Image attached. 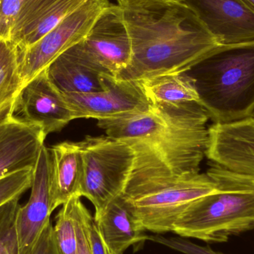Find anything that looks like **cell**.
<instances>
[{
    "instance_id": "cell-10",
    "label": "cell",
    "mask_w": 254,
    "mask_h": 254,
    "mask_svg": "<svg viewBox=\"0 0 254 254\" xmlns=\"http://www.w3.org/2000/svg\"><path fill=\"white\" fill-rule=\"evenodd\" d=\"M13 112L25 122L41 127L46 135L61 131L74 120L64 95L52 84L46 69L21 88Z\"/></svg>"
},
{
    "instance_id": "cell-30",
    "label": "cell",
    "mask_w": 254,
    "mask_h": 254,
    "mask_svg": "<svg viewBox=\"0 0 254 254\" xmlns=\"http://www.w3.org/2000/svg\"></svg>"
},
{
    "instance_id": "cell-27",
    "label": "cell",
    "mask_w": 254,
    "mask_h": 254,
    "mask_svg": "<svg viewBox=\"0 0 254 254\" xmlns=\"http://www.w3.org/2000/svg\"><path fill=\"white\" fill-rule=\"evenodd\" d=\"M81 197H74V219H75L76 231L77 237V254H92L86 236V230L82 219L81 210L83 203Z\"/></svg>"
},
{
    "instance_id": "cell-28",
    "label": "cell",
    "mask_w": 254,
    "mask_h": 254,
    "mask_svg": "<svg viewBox=\"0 0 254 254\" xmlns=\"http://www.w3.org/2000/svg\"><path fill=\"white\" fill-rule=\"evenodd\" d=\"M29 254H60L55 244L53 225L49 222Z\"/></svg>"
},
{
    "instance_id": "cell-2",
    "label": "cell",
    "mask_w": 254,
    "mask_h": 254,
    "mask_svg": "<svg viewBox=\"0 0 254 254\" xmlns=\"http://www.w3.org/2000/svg\"><path fill=\"white\" fill-rule=\"evenodd\" d=\"M131 43V59L116 77L140 81L189 71L222 46L179 0H117Z\"/></svg>"
},
{
    "instance_id": "cell-15",
    "label": "cell",
    "mask_w": 254,
    "mask_h": 254,
    "mask_svg": "<svg viewBox=\"0 0 254 254\" xmlns=\"http://www.w3.org/2000/svg\"><path fill=\"white\" fill-rule=\"evenodd\" d=\"M46 70L52 84L62 94L102 91L104 76L110 74L90 56L82 41L61 54Z\"/></svg>"
},
{
    "instance_id": "cell-13",
    "label": "cell",
    "mask_w": 254,
    "mask_h": 254,
    "mask_svg": "<svg viewBox=\"0 0 254 254\" xmlns=\"http://www.w3.org/2000/svg\"><path fill=\"white\" fill-rule=\"evenodd\" d=\"M222 45L254 40V13L241 0H179Z\"/></svg>"
},
{
    "instance_id": "cell-3",
    "label": "cell",
    "mask_w": 254,
    "mask_h": 254,
    "mask_svg": "<svg viewBox=\"0 0 254 254\" xmlns=\"http://www.w3.org/2000/svg\"><path fill=\"white\" fill-rule=\"evenodd\" d=\"M186 73L214 123L254 116V40L222 45Z\"/></svg>"
},
{
    "instance_id": "cell-25",
    "label": "cell",
    "mask_w": 254,
    "mask_h": 254,
    "mask_svg": "<svg viewBox=\"0 0 254 254\" xmlns=\"http://www.w3.org/2000/svg\"><path fill=\"white\" fill-rule=\"evenodd\" d=\"M26 0H0V38L10 40L12 29Z\"/></svg>"
},
{
    "instance_id": "cell-20",
    "label": "cell",
    "mask_w": 254,
    "mask_h": 254,
    "mask_svg": "<svg viewBox=\"0 0 254 254\" xmlns=\"http://www.w3.org/2000/svg\"><path fill=\"white\" fill-rule=\"evenodd\" d=\"M22 87L17 48L0 38V120L13 113L15 100Z\"/></svg>"
},
{
    "instance_id": "cell-12",
    "label": "cell",
    "mask_w": 254,
    "mask_h": 254,
    "mask_svg": "<svg viewBox=\"0 0 254 254\" xmlns=\"http://www.w3.org/2000/svg\"><path fill=\"white\" fill-rule=\"evenodd\" d=\"M50 171V152L44 144L34 167L29 200L20 206L16 215L19 254L31 253L45 227L51 222Z\"/></svg>"
},
{
    "instance_id": "cell-29",
    "label": "cell",
    "mask_w": 254,
    "mask_h": 254,
    "mask_svg": "<svg viewBox=\"0 0 254 254\" xmlns=\"http://www.w3.org/2000/svg\"><path fill=\"white\" fill-rule=\"evenodd\" d=\"M254 13V0H241Z\"/></svg>"
},
{
    "instance_id": "cell-5",
    "label": "cell",
    "mask_w": 254,
    "mask_h": 254,
    "mask_svg": "<svg viewBox=\"0 0 254 254\" xmlns=\"http://www.w3.org/2000/svg\"><path fill=\"white\" fill-rule=\"evenodd\" d=\"M80 145L83 162L80 195L92 203L96 215L126 190L134 151L125 142L107 135L86 136Z\"/></svg>"
},
{
    "instance_id": "cell-18",
    "label": "cell",
    "mask_w": 254,
    "mask_h": 254,
    "mask_svg": "<svg viewBox=\"0 0 254 254\" xmlns=\"http://www.w3.org/2000/svg\"><path fill=\"white\" fill-rule=\"evenodd\" d=\"M95 223L113 254H124L131 247L147 241L148 235L121 195L101 213L94 215Z\"/></svg>"
},
{
    "instance_id": "cell-21",
    "label": "cell",
    "mask_w": 254,
    "mask_h": 254,
    "mask_svg": "<svg viewBox=\"0 0 254 254\" xmlns=\"http://www.w3.org/2000/svg\"><path fill=\"white\" fill-rule=\"evenodd\" d=\"M75 196L63 204L57 215L56 223L53 226L54 239L60 254H77V237L74 219Z\"/></svg>"
},
{
    "instance_id": "cell-6",
    "label": "cell",
    "mask_w": 254,
    "mask_h": 254,
    "mask_svg": "<svg viewBox=\"0 0 254 254\" xmlns=\"http://www.w3.org/2000/svg\"><path fill=\"white\" fill-rule=\"evenodd\" d=\"M217 189V181L213 176L199 173L135 196H122L145 231L164 234L173 232L175 223L193 201Z\"/></svg>"
},
{
    "instance_id": "cell-9",
    "label": "cell",
    "mask_w": 254,
    "mask_h": 254,
    "mask_svg": "<svg viewBox=\"0 0 254 254\" xmlns=\"http://www.w3.org/2000/svg\"><path fill=\"white\" fill-rule=\"evenodd\" d=\"M85 49L116 77L129 65L131 43L122 10L112 3L98 16L82 40Z\"/></svg>"
},
{
    "instance_id": "cell-26",
    "label": "cell",
    "mask_w": 254,
    "mask_h": 254,
    "mask_svg": "<svg viewBox=\"0 0 254 254\" xmlns=\"http://www.w3.org/2000/svg\"><path fill=\"white\" fill-rule=\"evenodd\" d=\"M82 219L86 230L88 242L92 254H113L103 239L95 223L94 216L83 204L81 210Z\"/></svg>"
},
{
    "instance_id": "cell-8",
    "label": "cell",
    "mask_w": 254,
    "mask_h": 254,
    "mask_svg": "<svg viewBox=\"0 0 254 254\" xmlns=\"http://www.w3.org/2000/svg\"><path fill=\"white\" fill-rule=\"evenodd\" d=\"M104 80L99 92L63 94L74 120L124 119L149 110L151 104L138 82L117 80L111 74H106Z\"/></svg>"
},
{
    "instance_id": "cell-17",
    "label": "cell",
    "mask_w": 254,
    "mask_h": 254,
    "mask_svg": "<svg viewBox=\"0 0 254 254\" xmlns=\"http://www.w3.org/2000/svg\"><path fill=\"white\" fill-rule=\"evenodd\" d=\"M51 159V210L73 196H80L83 162L80 142L64 141L49 148Z\"/></svg>"
},
{
    "instance_id": "cell-14",
    "label": "cell",
    "mask_w": 254,
    "mask_h": 254,
    "mask_svg": "<svg viewBox=\"0 0 254 254\" xmlns=\"http://www.w3.org/2000/svg\"><path fill=\"white\" fill-rule=\"evenodd\" d=\"M46 133L13 113L0 120V179L26 168H34Z\"/></svg>"
},
{
    "instance_id": "cell-22",
    "label": "cell",
    "mask_w": 254,
    "mask_h": 254,
    "mask_svg": "<svg viewBox=\"0 0 254 254\" xmlns=\"http://www.w3.org/2000/svg\"><path fill=\"white\" fill-rule=\"evenodd\" d=\"M19 201L14 198L0 207V254H19L16 230Z\"/></svg>"
},
{
    "instance_id": "cell-7",
    "label": "cell",
    "mask_w": 254,
    "mask_h": 254,
    "mask_svg": "<svg viewBox=\"0 0 254 254\" xmlns=\"http://www.w3.org/2000/svg\"><path fill=\"white\" fill-rule=\"evenodd\" d=\"M111 4L109 0H88L38 41L22 50L17 49L22 86L61 54L81 42L100 14Z\"/></svg>"
},
{
    "instance_id": "cell-4",
    "label": "cell",
    "mask_w": 254,
    "mask_h": 254,
    "mask_svg": "<svg viewBox=\"0 0 254 254\" xmlns=\"http://www.w3.org/2000/svg\"><path fill=\"white\" fill-rule=\"evenodd\" d=\"M207 173L218 182L214 192L193 201L173 226L184 238L223 243L254 229V179L212 163Z\"/></svg>"
},
{
    "instance_id": "cell-24",
    "label": "cell",
    "mask_w": 254,
    "mask_h": 254,
    "mask_svg": "<svg viewBox=\"0 0 254 254\" xmlns=\"http://www.w3.org/2000/svg\"><path fill=\"white\" fill-rule=\"evenodd\" d=\"M147 241L163 245L169 249L185 254H224L212 250L210 248L194 244L184 237H164L161 234L148 236Z\"/></svg>"
},
{
    "instance_id": "cell-1",
    "label": "cell",
    "mask_w": 254,
    "mask_h": 254,
    "mask_svg": "<svg viewBox=\"0 0 254 254\" xmlns=\"http://www.w3.org/2000/svg\"><path fill=\"white\" fill-rule=\"evenodd\" d=\"M209 118L198 103L151 104L124 119L98 121L109 137L125 142L134 153L122 196H135L200 173L208 141Z\"/></svg>"
},
{
    "instance_id": "cell-11",
    "label": "cell",
    "mask_w": 254,
    "mask_h": 254,
    "mask_svg": "<svg viewBox=\"0 0 254 254\" xmlns=\"http://www.w3.org/2000/svg\"><path fill=\"white\" fill-rule=\"evenodd\" d=\"M205 157L231 173L254 179V116L209 127Z\"/></svg>"
},
{
    "instance_id": "cell-23",
    "label": "cell",
    "mask_w": 254,
    "mask_h": 254,
    "mask_svg": "<svg viewBox=\"0 0 254 254\" xmlns=\"http://www.w3.org/2000/svg\"><path fill=\"white\" fill-rule=\"evenodd\" d=\"M34 168L18 170L0 179V207L21 195L32 185Z\"/></svg>"
},
{
    "instance_id": "cell-19",
    "label": "cell",
    "mask_w": 254,
    "mask_h": 254,
    "mask_svg": "<svg viewBox=\"0 0 254 254\" xmlns=\"http://www.w3.org/2000/svg\"><path fill=\"white\" fill-rule=\"evenodd\" d=\"M137 82L152 105H177L190 102L199 104L195 81L188 73L158 76Z\"/></svg>"
},
{
    "instance_id": "cell-16",
    "label": "cell",
    "mask_w": 254,
    "mask_h": 254,
    "mask_svg": "<svg viewBox=\"0 0 254 254\" xmlns=\"http://www.w3.org/2000/svg\"><path fill=\"white\" fill-rule=\"evenodd\" d=\"M88 0H26L10 41L22 50L35 43Z\"/></svg>"
}]
</instances>
